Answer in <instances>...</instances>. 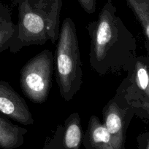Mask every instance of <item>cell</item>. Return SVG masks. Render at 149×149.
Masks as SVG:
<instances>
[{
    "label": "cell",
    "mask_w": 149,
    "mask_h": 149,
    "mask_svg": "<svg viewBox=\"0 0 149 149\" xmlns=\"http://www.w3.org/2000/svg\"><path fill=\"white\" fill-rule=\"evenodd\" d=\"M89 63L99 76L128 72L137 58L134 35L117 15L112 0H107L96 20L88 23Z\"/></svg>",
    "instance_id": "1"
},
{
    "label": "cell",
    "mask_w": 149,
    "mask_h": 149,
    "mask_svg": "<svg viewBox=\"0 0 149 149\" xmlns=\"http://www.w3.org/2000/svg\"><path fill=\"white\" fill-rule=\"evenodd\" d=\"M18 20L15 37L10 47L16 53L24 47L43 45L50 41L55 45L60 31L62 0H14Z\"/></svg>",
    "instance_id": "2"
},
{
    "label": "cell",
    "mask_w": 149,
    "mask_h": 149,
    "mask_svg": "<svg viewBox=\"0 0 149 149\" xmlns=\"http://www.w3.org/2000/svg\"><path fill=\"white\" fill-rule=\"evenodd\" d=\"M56 78L61 97L70 101L81 88L83 70L74 22L70 17L60 28L54 56Z\"/></svg>",
    "instance_id": "3"
},
{
    "label": "cell",
    "mask_w": 149,
    "mask_h": 149,
    "mask_svg": "<svg viewBox=\"0 0 149 149\" xmlns=\"http://www.w3.org/2000/svg\"><path fill=\"white\" fill-rule=\"evenodd\" d=\"M114 97L132 110L134 116L149 121V57L137 56L115 91Z\"/></svg>",
    "instance_id": "4"
},
{
    "label": "cell",
    "mask_w": 149,
    "mask_h": 149,
    "mask_svg": "<svg viewBox=\"0 0 149 149\" xmlns=\"http://www.w3.org/2000/svg\"><path fill=\"white\" fill-rule=\"evenodd\" d=\"M54 56L44 49L31 58L20 69V89L32 102L41 104L46 101L52 87Z\"/></svg>",
    "instance_id": "5"
},
{
    "label": "cell",
    "mask_w": 149,
    "mask_h": 149,
    "mask_svg": "<svg viewBox=\"0 0 149 149\" xmlns=\"http://www.w3.org/2000/svg\"><path fill=\"white\" fill-rule=\"evenodd\" d=\"M0 113L24 125L34 123L33 116L23 97L7 81L0 80Z\"/></svg>",
    "instance_id": "6"
},
{
    "label": "cell",
    "mask_w": 149,
    "mask_h": 149,
    "mask_svg": "<svg viewBox=\"0 0 149 149\" xmlns=\"http://www.w3.org/2000/svg\"><path fill=\"white\" fill-rule=\"evenodd\" d=\"M134 116L132 110L115 97L110 100L102 109L104 125L112 136L121 144L124 132Z\"/></svg>",
    "instance_id": "7"
},
{
    "label": "cell",
    "mask_w": 149,
    "mask_h": 149,
    "mask_svg": "<svg viewBox=\"0 0 149 149\" xmlns=\"http://www.w3.org/2000/svg\"><path fill=\"white\" fill-rule=\"evenodd\" d=\"M87 142L95 149H120L121 144L112 136L103 122L92 115L86 132Z\"/></svg>",
    "instance_id": "8"
},
{
    "label": "cell",
    "mask_w": 149,
    "mask_h": 149,
    "mask_svg": "<svg viewBox=\"0 0 149 149\" xmlns=\"http://www.w3.org/2000/svg\"><path fill=\"white\" fill-rule=\"evenodd\" d=\"M17 31L12 20V12L7 4L0 1V53L10 49Z\"/></svg>",
    "instance_id": "9"
},
{
    "label": "cell",
    "mask_w": 149,
    "mask_h": 149,
    "mask_svg": "<svg viewBox=\"0 0 149 149\" xmlns=\"http://www.w3.org/2000/svg\"><path fill=\"white\" fill-rule=\"evenodd\" d=\"M26 130L15 125L0 115V148H13L21 143Z\"/></svg>",
    "instance_id": "10"
},
{
    "label": "cell",
    "mask_w": 149,
    "mask_h": 149,
    "mask_svg": "<svg viewBox=\"0 0 149 149\" xmlns=\"http://www.w3.org/2000/svg\"><path fill=\"white\" fill-rule=\"evenodd\" d=\"M149 42V0H126Z\"/></svg>",
    "instance_id": "11"
},
{
    "label": "cell",
    "mask_w": 149,
    "mask_h": 149,
    "mask_svg": "<svg viewBox=\"0 0 149 149\" xmlns=\"http://www.w3.org/2000/svg\"><path fill=\"white\" fill-rule=\"evenodd\" d=\"M86 13L88 14H92L96 11V0H77Z\"/></svg>",
    "instance_id": "12"
},
{
    "label": "cell",
    "mask_w": 149,
    "mask_h": 149,
    "mask_svg": "<svg viewBox=\"0 0 149 149\" xmlns=\"http://www.w3.org/2000/svg\"><path fill=\"white\" fill-rule=\"evenodd\" d=\"M145 48L148 51V56L149 57V42L148 43V42L145 43Z\"/></svg>",
    "instance_id": "13"
},
{
    "label": "cell",
    "mask_w": 149,
    "mask_h": 149,
    "mask_svg": "<svg viewBox=\"0 0 149 149\" xmlns=\"http://www.w3.org/2000/svg\"><path fill=\"white\" fill-rule=\"evenodd\" d=\"M146 149H149V137L146 139Z\"/></svg>",
    "instance_id": "14"
}]
</instances>
